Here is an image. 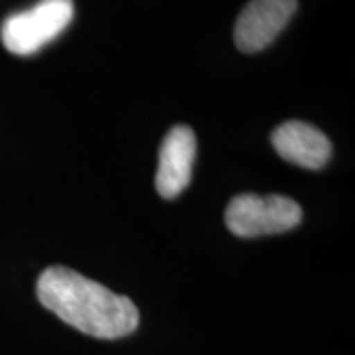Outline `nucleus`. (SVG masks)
<instances>
[{
	"label": "nucleus",
	"mask_w": 355,
	"mask_h": 355,
	"mask_svg": "<svg viewBox=\"0 0 355 355\" xmlns=\"http://www.w3.org/2000/svg\"><path fill=\"white\" fill-rule=\"evenodd\" d=\"M196 158V135L190 127L178 125L168 130L158 154L156 191L164 200H174L190 186Z\"/></svg>",
	"instance_id": "nucleus-5"
},
{
	"label": "nucleus",
	"mask_w": 355,
	"mask_h": 355,
	"mask_svg": "<svg viewBox=\"0 0 355 355\" xmlns=\"http://www.w3.org/2000/svg\"><path fill=\"white\" fill-rule=\"evenodd\" d=\"M302 221V207L279 193L257 196L241 193L229 202L225 209L227 229L237 237L277 235L298 227Z\"/></svg>",
	"instance_id": "nucleus-3"
},
{
	"label": "nucleus",
	"mask_w": 355,
	"mask_h": 355,
	"mask_svg": "<svg viewBox=\"0 0 355 355\" xmlns=\"http://www.w3.org/2000/svg\"><path fill=\"white\" fill-rule=\"evenodd\" d=\"M38 300L62 322L99 340H119L139 328V308L67 266H50L38 279Z\"/></svg>",
	"instance_id": "nucleus-1"
},
{
	"label": "nucleus",
	"mask_w": 355,
	"mask_h": 355,
	"mask_svg": "<svg viewBox=\"0 0 355 355\" xmlns=\"http://www.w3.org/2000/svg\"><path fill=\"white\" fill-rule=\"evenodd\" d=\"M298 8V0H249L233 28L235 46L243 53L268 48Z\"/></svg>",
	"instance_id": "nucleus-4"
},
{
	"label": "nucleus",
	"mask_w": 355,
	"mask_h": 355,
	"mask_svg": "<svg viewBox=\"0 0 355 355\" xmlns=\"http://www.w3.org/2000/svg\"><path fill=\"white\" fill-rule=\"evenodd\" d=\"M272 146L282 160L306 170H320L331 156L330 139L302 121H288L272 130Z\"/></svg>",
	"instance_id": "nucleus-6"
},
{
	"label": "nucleus",
	"mask_w": 355,
	"mask_h": 355,
	"mask_svg": "<svg viewBox=\"0 0 355 355\" xmlns=\"http://www.w3.org/2000/svg\"><path fill=\"white\" fill-rule=\"evenodd\" d=\"M73 0H40L2 22V44L14 55H32L64 32L73 20Z\"/></svg>",
	"instance_id": "nucleus-2"
}]
</instances>
